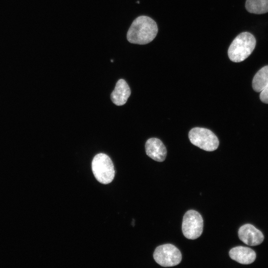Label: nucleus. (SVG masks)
Segmentation results:
<instances>
[{"label": "nucleus", "instance_id": "obj_1", "mask_svg": "<svg viewBox=\"0 0 268 268\" xmlns=\"http://www.w3.org/2000/svg\"><path fill=\"white\" fill-rule=\"evenodd\" d=\"M157 33L156 22L148 16L141 15L133 21L127 32V38L131 43L145 45L151 42Z\"/></svg>", "mask_w": 268, "mask_h": 268}, {"label": "nucleus", "instance_id": "obj_2", "mask_svg": "<svg viewBox=\"0 0 268 268\" xmlns=\"http://www.w3.org/2000/svg\"><path fill=\"white\" fill-rule=\"evenodd\" d=\"M256 44L255 37L250 33L239 34L232 41L228 50L229 59L235 63L246 60L253 52Z\"/></svg>", "mask_w": 268, "mask_h": 268}, {"label": "nucleus", "instance_id": "obj_3", "mask_svg": "<svg viewBox=\"0 0 268 268\" xmlns=\"http://www.w3.org/2000/svg\"><path fill=\"white\" fill-rule=\"evenodd\" d=\"M92 170L96 179L100 183L108 184L114 178L115 171L111 158L106 154L100 153L93 158Z\"/></svg>", "mask_w": 268, "mask_h": 268}, {"label": "nucleus", "instance_id": "obj_4", "mask_svg": "<svg viewBox=\"0 0 268 268\" xmlns=\"http://www.w3.org/2000/svg\"><path fill=\"white\" fill-rule=\"evenodd\" d=\"M191 142L199 148L207 151L216 150L219 146V140L216 135L210 130L196 127L189 133Z\"/></svg>", "mask_w": 268, "mask_h": 268}, {"label": "nucleus", "instance_id": "obj_5", "mask_svg": "<svg viewBox=\"0 0 268 268\" xmlns=\"http://www.w3.org/2000/svg\"><path fill=\"white\" fill-rule=\"evenodd\" d=\"M182 230L187 239L199 238L203 231V219L200 213L193 209L187 211L183 217Z\"/></svg>", "mask_w": 268, "mask_h": 268}, {"label": "nucleus", "instance_id": "obj_6", "mask_svg": "<svg viewBox=\"0 0 268 268\" xmlns=\"http://www.w3.org/2000/svg\"><path fill=\"white\" fill-rule=\"evenodd\" d=\"M153 258L158 264L162 267H173L180 264L182 254L174 245L166 244L159 246L155 249Z\"/></svg>", "mask_w": 268, "mask_h": 268}, {"label": "nucleus", "instance_id": "obj_7", "mask_svg": "<svg viewBox=\"0 0 268 268\" xmlns=\"http://www.w3.org/2000/svg\"><path fill=\"white\" fill-rule=\"evenodd\" d=\"M238 236L243 243L251 246L261 244L264 239L262 232L250 224H244L240 227Z\"/></svg>", "mask_w": 268, "mask_h": 268}, {"label": "nucleus", "instance_id": "obj_8", "mask_svg": "<svg viewBox=\"0 0 268 268\" xmlns=\"http://www.w3.org/2000/svg\"><path fill=\"white\" fill-rule=\"evenodd\" d=\"M146 154L158 162L163 161L166 157L167 150L162 142L157 138L148 139L145 145Z\"/></svg>", "mask_w": 268, "mask_h": 268}, {"label": "nucleus", "instance_id": "obj_9", "mask_svg": "<svg viewBox=\"0 0 268 268\" xmlns=\"http://www.w3.org/2000/svg\"><path fill=\"white\" fill-rule=\"evenodd\" d=\"M229 255L231 259L243 265L253 263L256 258V254L253 250L241 246L232 248Z\"/></svg>", "mask_w": 268, "mask_h": 268}, {"label": "nucleus", "instance_id": "obj_10", "mask_svg": "<svg viewBox=\"0 0 268 268\" xmlns=\"http://www.w3.org/2000/svg\"><path fill=\"white\" fill-rule=\"evenodd\" d=\"M131 89L126 81L119 79L111 94V99L117 106L124 105L131 95Z\"/></svg>", "mask_w": 268, "mask_h": 268}, {"label": "nucleus", "instance_id": "obj_11", "mask_svg": "<svg viewBox=\"0 0 268 268\" xmlns=\"http://www.w3.org/2000/svg\"><path fill=\"white\" fill-rule=\"evenodd\" d=\"M268 84V66L261 68L255 75L253 81V89L261 92Z\"/></svg>", "mask_w": 268, "mask_h": 268}, {"label": "nucleus", "instance_id": "obj_12", "mask_svg": "<svg viewBox=\"0 0 268 268\" xmlns=\"http://www.w3.org/2000/svg\"><path fill=\"white\" fill-rule=\"evenodd\" d=\"M245 7L252 13H265L268 12V0H246Z\"/></svg>", "mask_w": 268, "mask_h": 268}, {"label": "nucleus", "instance_id": "obj_13", "mask_svg": "<svg viewBox=\"0 0 268 268\" xmlns=\"http://www.w3.org/2000/svg\"><path fill=\"white\" fill-rule=\"evenodd\" d=\"M260 98L263 102L268 104V84L261 91Z\"/></svg>", "mask_w": 268, "mask_h": 268}]
</instances>
